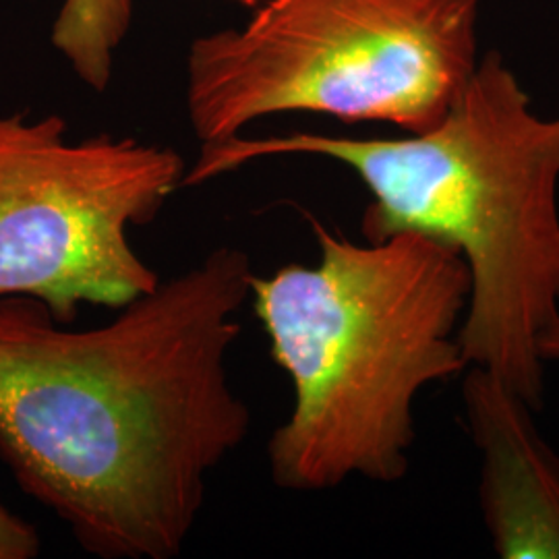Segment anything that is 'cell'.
I'll use <instances>...</instances> for the list:
<instances>
[{"label": "cell", "mask_w": 559, "mask_h": 559, "mask_svg": "<svg viewBox=\"0 0 559 559\" xmlns=\"http://www.w3.org/2000/svg\"><path fill=\"white\" fill-rule=\"evenodd\" d=\"M297 154L340 162L362 180L371 195L362 239L415 233L459 251L471 274L464 357L540 411L543 344L559 334V117H540L501 55L480 57L425 131L396 140L239 135L203 145L185 187Z\"/></svg>", "instance_id": "2"}, {"label": "cell", "mask_w": 559, "mask_h": 559, "mask_svg": "<svg viewBox=\"0 0 559 559\" xmlns=\"http://www.w3.org/2000/svg\"><path fill=\"white\" fill-rule=\"evenodd\" d=\"M131 20L133 0H62L52 44L90 90L104 92Z\"/></svg>", "instance_id": "7"}, {"label": "cell", "mask_w": 559, "mask_h": 559, "mask_svg": "<svg viewBox=\"0 0 559 559\" xmlns=\"http://www.w3.org/2000/svg\"><path fill=\"white\" fill-rule=\"evenodd\" d=\"M40 549L38 531L0 503V559H34Z\"/></svg>", "instance_id": "8"}, {"label": "cell", "mask_w": 559, "mask_h": 559, "mask_svg": "<svg viewBox=\"0 0 559 559\" xmlns=\"http://www.w3.org/2000/svg\"><path fill=\"white\" fill-rule=\"evenodd\" d=\"M480 0H260L195 38L185 104L201 145L274 115L433 127L479 62Z\"/></svg>", "instance_id": "4"}, {"label": "cell", "mask_w": 559, "mask_h": 559, "mask_svg": "<svg viewBox=\"0 0 559 559\" xmlns=\"http://www.w3.org/2000/svg\"><path fill=\"white\" fill-rule=\"evenodd\" d=\"M309 224L318 263L251 282L270 355L295 392L267 441L270 475L288 491L399 483L420 390L471 367L460 344L468 267L454 247L415 233L357 242Z\"/></svg>", "instance_id": "3"}, {"label": "cell", "mask_w": 559, "mask_h": 559, "mask_svg": "<svg viewBox=\"0 0 559 559\" xmlns=\"http://www.w3.org/2000/svg\"><path fill=\"white\" fill-rule=\"evenodd\" d=\"M543 359L547 360H559V334H556L554 338L547 340L543 344Z\"/></svg>", "instance_id": "9"}, {"label": "cell", "mask_w": 559, "mask_h": 559, "mask_svg": "<svg viewBox=\"0 0 559 559\" xmlns=\"http://www.w3.org/2000/svg\"><path fill=\"white\" fill-rule=\"evenodd\" d=\"M471 438L480 452V508L503 559H559V456L533 408L493 373L462 383Z\"/></svg>", "instance_id": "6"}, {"label": "cell", "mask_w": 559, "mask_h": 559, "mask_svg": "<svg viewBox=\"0 0 559 559\" xmlns=\"http://www.w3.org/2000/svg\"><path fill=\"white\" fill-rule=\"evenodd\" d=\"M177 150L108 133L69 140L60 115L0 112V299L41 300L73 325L162 280L131 245L185 182Z\"/></svg>", "instance_id": "5"}, {"label": "cell", "mask_w": 559, "mask_h": 559, "mask_svg": "<svg viewBox=\"0 0 559 559\" xmlns=\"http://www.w3.org/2000/svg\"><path fill=\"white\" fill-rule=\"evenodd\" d=\"M253 276L222 245L85 330L0 299V459L90 556L175 559L191 539L251 427L228 357Z\"/></svg>", "instance_id": "1"}]
</instances>
